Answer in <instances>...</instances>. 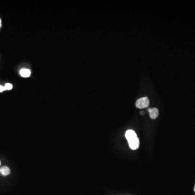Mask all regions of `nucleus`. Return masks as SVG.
<instances>
[{
    "label": "nucleus",
    "instance_id": "6",
    "mask_svg": "<svg viewBox=\"0 0 195 195\" xmlns=\"http://www.w3.org/2000/svg\"><path fill=\"white\" fill-rule=\"evenodd\" d=\"M4 87L6 88V90H11L12 88V85L11 83H6L4 86Z\"/></svg>",
    "mask_w": 195,
    "mask_h": 195
},
{
    "label": "nucleus",
    "instance_id": "2",
    "mask_svg": "<svg viewBox=\"0 0 195 195\" xmlns=\"http://www.w3.org/2000/svg\"><path fill=\"white\" fill-rule=\"evenodd\" d=\"M149 100L147 97H143L140 98L136 102V106L137 108L142 109L147 107L149 105Z\"/></svg>",
    "mask_w": 195,
    "mask_h": 195
},
{
    "label": "nucleus",
    "instance_id": "9",
    "mask_svg": "<svg viewBox=\"0 0 195 195\" xmlns=\"http://www.w3.org/2000/svg\"><path fill=\"white\" fill-rule=\"evenodd\" d=\"M1 19H0V27H1Z\"/></svg>",
    "mask_w": 195,
    "mask_h": 195
},
{
    "label": "nucleus",
    "instance_id": "10",
    "mask_svg": "<svg viewBox=\"0 0 195 195\" xmlns=\"http://www.w3.org/2000/svg\"><path fill=\"white\" fill-rule=\"evenodd\" d=\"M0 165H1V162H0Z\"/></svg>",
    "mask_w": 195,
    "mask_h": 195
},
{
    "label": "nucleus",
    "instance_id": "11",
    "mask_svg": "<svg viewBox=\"0 0 195 195\" xmlns=\"http://www.w3.org/2000/svg\"></svg>",
    "mask_w": 195,
    "mask_h": 195
},
{
    "label": "nucleus",
    "instance_id": "5",
    "mask_svg": "<svg viewBox=\"0 0 195 195\" xmlns=\"http://www.w3.org/2000/svg\"><path fill=\"white\" fill-rule=\"evenodd\" d=\"M20 74L22 77H28L30 76V75L31 74V72L28 69H22L20 72Z\"/></svg>",
    "mask_w": 195,
    "mask_h": 195
},
{
    "label": "nucleus",
    "instance_id": "3",
    "mask_svg": "<svg viewBox=\"0 0 195 195\" xmlns=\"http://www.w3.org/2000/svg\"><path fill=\"white\" fill-rule=\"evenodd\" d=\"M150 116L152 119H155L157 118L159 114V111L157 108H150L149 109Z\"/></svg>",
    "mask_w": 195,
    "mask_h": 195
},
{
    "label": "nucleus",
    "instance_id": "7",
    "mask_svg": "<svg viewBox=\"0 0 195 195\" xmlns=\"http://www.w3.org/2000/svg\"><path fill=\"white\" fill-rule=\"evenodd\" d=\"M5 90H6V88H5L4 86L0 85V92H2L4 91Z\"/></svg>",
    "mask_w": 195,
    "mask_h": 195
},
{
    "label": "nucleus",
    "instance_id": "1",
    "mask_svg": "<svg viewBox=\"0 0 195 195\" xmlns=\"http://www.w3.org/2000/svg\"><path fill=\"white\" fill-rule=\"evenodd\" d=\"M125 137L129 143V147L135 150L138 149L139 140L137 135L132 130H128L125 133Z\"/></svg>",
    "mask_w": 195,
    "mask_h": 195
},
{
    "label": "nucleus",
    "instance_id": "4",
    "mask_svg": "<svg viewBox=\"0 0 195 195\" xmlns=\"http://www.w3.org/2000/svg\"><path fill=\"white\" fill-rule=\"evenodd\" d=\"M11 170L7 166H3L0 168V174H1L3 176H7L10 174Z\"/></svg>",
    "mask_w": 195,
    "mask_h": 195
},
{
    "label": "nucleus",
    "instance_id": "8",
    "mask_svg": "<svg viewBox=\"0 0 195 195\" xmlns=\"http://www.w3.org/2000/svg\"><path fill=\"white\" fill-rule=\"evenodd\" d=\"M140 114H141V115H144V114H145V112H140Z\"/></svg>",
    "mask_w": 195,
    "mask_h": 195
}]
</instances>
